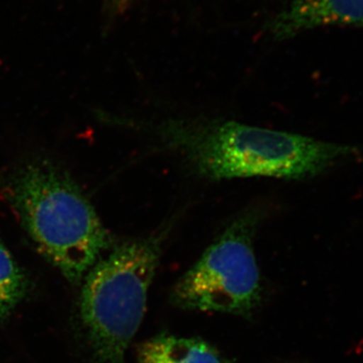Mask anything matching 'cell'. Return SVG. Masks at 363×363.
<instances>
[{
  "label": "cell",
  "instance_id": "ba28073f",
  "mask_svg": "<svg viewBox=\"0 0 363 363\" xmlns=\"http://www.w3.org/2000/svg\"><path fill=\"white\" fill-rule=\"evenodd\" d=\"M114 1H116V4H118L119 6H123V4H128L130 0H114Z\"/></svg>",
  "mask_w": 363,
  "mask_h": 363
},
{
  "label": "cell",
  "instance_id": "5b68a950",
  "mask_svg": "<svg viewBox=\"0 0 363 363\" xmlns=\"http://www.w3.org/2000/svg\"><path fill=\"white\" fill-rule=\"evenodd\" d=\"M323 26H363V0H294L267 30L274 39L285 40Z\"/></svg>",
  "mask_w": 363,
  "mask_h": 363
},
{
  "label": "cell",
  "instance_id": "7a4b0ae2",
  "mask_svg": "<svg viewBox=\"0 0 363 363\" xmlns=\"http://www.w3.org/2000/svg\"><path fill=\"white\" fill-rule=\"evenodd\" d=\"M9 198L40 255L73 285L111 247L94 207L70 176L51 162L18 169L9 183Z\"/></svg>",
  "mask_w": 363,
  "mask_h": 363
},
{
  "label": "cell",
  "instance_id": "52a82bcc",
  "mask_svg": "<svg viewBox=\"0 0 363 363\" xmlns=\"http://www.w3.org/2000/svg\"><path fill=\"white\" fill-rule=\"evenodd\" d=\"M28 290V277L0 240V322L23 302Z\"/></svg>",
  "mask_w": 363,
  "mask_h": 363
},
{
  "label": "cell",
  "instance_id": "3957f363",
  "mask_svg": "<svg viewBox=\"0 0 363 363\" xmlns=\"http://www.w3.org/2000/svg\"><path fill=\"white\" fill-rule=\"evenodd\" d=\"M164 235L160 231L117 245L83 279L79 309L95 362L125 363L126 351L145 318Z\"/></svg>",
  "mask_w": 363,
  "mask_h": 363
},
{
  "label": "cell",
  "instance_id": "8992f818",
  "mask_svg": "<svg viewBox=\"0 0 363 363\" xmlns=\"http://www.w3.org/2000/svg\"><path fill=\"white\" fill-rule=\"evenodd\" d=\"M138 363H235L207 341L160 333L136 350Z\"/></svg>",
  "mask_w": 363,
  "mask_h": 363
},
{
  "label": "cell",
  "instance_id": "277c9868",
  "mask_svg": "<svg viewBox=\"0 0 363 363\" xmlns=\"http://www.w3.org/2000/svg\"><path fill=\"white\" fill-rule=\"evenodd\" d=\"M262 215L248 210L231 222L169 294L172 305L186 311L248 317L262 298L255 238Z\"/></svg>",
  "mask_w": 363,
  "mask_h": 363
},
{
  "label": "cell",
  "instance_id": "6da1fadb",
  "mask_svg": "<svg viewBox=\"0 0 363 363\" xmlns=\"http://www.w3.org/2000/svg\"><path fill=\"white\" fill-rule=\"evenodd\" d=\"M160 138L210 180L310 178L357 154L348 145L234 123L175 119L157 126Z\"/></svg>",
  "mask_w": 363,
  "mask_h": 363
}]
</instances>
